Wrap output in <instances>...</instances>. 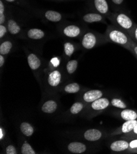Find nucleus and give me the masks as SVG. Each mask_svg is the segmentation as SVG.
<instances>
[{"label":"nucleus","instance_id":"f257e3e1","mask_svg":"<svg viewBox=\"0 0 137 154\" xmlns=\"http://www.w3.org/2000/svg\"><path fill=\"white\" fill-rule=\"evenodd\" d=\"M107 42L119 44L126 49L131 51L133 41L128 33L115 25H110L106 29L104 35Z\"/></svg>","mask_w":137,"mask_h":154},{"label":"nucleus","instance_id":"f03ea898","mask_svg":"<svg viewBox=\"0 0 137 154\" xmlns=\"http://www.w3.org/2000/svg\"><path fill=\"white\" fill-rule=\"evenodd\" d=\"M108 19L113 23L114 25L129 34L136 25L129 15L123 11H117L111 13Z\"/></svg>","mask_w":137,"mask_h":154},{"label":"nucleus","instance_id":"7ed1b4c3","mask_svg":"<svg viewBox=\"0 0 137 154\" xmlns=\"http://www.w3.org/2000/svg\"><path fill=\"white\" fill-rule=\"evenodd\" d=\"M107 41L104 36L95 34L93 32H87L83 37L81 44L83 47L87 50L92 49L100 43L106 42Z\"/></svg>","mask_w":137,"mask_h":154},{"label":"nucleus","instance_id":"20e7f679","mask_svg":"<svg viewBox=\"0 0 137 154\" xmlns=\"http://www.w3.org/2000/svg\"><path fill=\"white\" fill-rule=\"evenodd\" d=\"M91 6L97 13L101 14L106 17H109L111 12L110 9V5L107 0H91Z\"/></svg>","mask_w":137,"mask_h":154},{"label":"nucleus","instance_id":"39448f33","mask_svg":"<svg viewBox=\"0 0 137 154\" xmlns=\"http://www.w3.org/2000/svg\"><path fill=\"white\" fill-rule=\"evenodd\" d=\"M83 20L86 23H94V22H104L105 17L101 14L96 12L87 13L83 15Z\"/></svg>","mask_w":137,"mask_h":154},{"label":"nucleus","instance_id":"423d86ee","mask_svg":"<svg viewBox=\"0 0 137 154\" xmlns=\"http://www.w3.org/2000/svg\"><path fill=\"white\" fill-rule=\"evenodd\" d=\"M110 104L111 103L108 98L101 97L92 102V104H91V107L94 111H100L107 108Z\"/></svg>","mask_w":137,"mask_h":154},{"label":"nucleus","instance_id":"0eeeda50","mask_svg":"<svg viewBox=\"0 0 137 154\" xmlns=\"http://www.w3.org/2000/svg\"><path fill=\"white\" fill-rule=\"evenodd\" d=\"M103 95L102 91L100 90H92L87 91L83 96V99L86 102L92 103L95 100L101 98Z\"/></svg>","mask_w":137,"mask_h":154},{"label":"nucleus","instance_id":"6e6552de","mask_svg":"<svg viewBox=\"0 0 137 154\" xmlns=\"http://www.w3.org/2000/svg\"><path fill=\"white\" fill-rule=\"evenodd\" d=\"M63 33L67 37L76 38L81 33V29L76 25H70L65 27L63 30Z\"/></svg>","mask_w":137,"mask_h":154},{"label":"nucleus","instance_id":"1a4fd4ad","mask_svg":"<svg viewBox=\"0 0 137 154\" xmlns=\"http://www.w3.org/2000/svg\"><path fill=\"white\" fill-rule=\"evenodd\" d=\"M102 137V132L97 129H90L84 133L85 139L89 141H96Z\"/></svg>","mask_w":137,"mask_h":154},{"label":"nucleus","instance_id":"9d476101","mask_svg":"<svg viewBox=\"0 0 137 154\" xmlns=\"http://www.w3.org/2000/svg\"><path fill=\"white\" fill-rule=\"evenodd\" d=\"M129 148V143L125 140H118L112 143L110 149L114 152L124 151Z\"/></svg>","mask_w":137,"mask_h":154},{"label":"nucleus","instance_id":"9b49d317","mask_svg":"<svg viewBox=\"0 0 137 154\" xmlns=\"http://www.w3.org/2000/svg\"><path fill=\"white\" fill-rule=\"evenodd\" d=\"M61 78H62V75H61V74L58 71H53L49 75L48 83L52 87H56L60 84Z\"/></svg>","mask_w":137,"mask_h":154},{"label":"nucleus","instance_id":"f8f14e48","mask_svg":"<svg viewBox=\"0 0 137 154\" xmlns=\"http://www.w3.org/2000/svg\"><path fill=\"white\" fill-rule=\"evenodd\" d=\"M119 115L120 118L125 121L137 119V111L132 109H125L120 112Z\"/></svg>","mask_w":137,"mask_h":154},{"label":"nucleus","instance_id":"ddd939ff","mask_svg":"<svg viewBox=\"0 0 137 154\" xmlns=\"http://www.w3.org/2000/svg\"><path fill=\"white\" fill-rule=\"evenodd\" d=\"M27 60L29 66L33 70L38 69L41 66V61L39 58L34 54H30L28 55Z\"/></svg>","mask_w":137,"mask_h":154},{"label":"nucleus","instance_id":"4468645a","mask_svg":"<svg viewBox=\"0 0 137 154\" xmlns=\"http://www.w3.org/2000/svg\"><path fill=\"white\" fill-rule=\"evenodd\" d=\"M68 149L74 153H81L86 151V146L83 143L74 142L71 143L68 145Z\"/></svg>","mask_w":137,"mask_h":154},{"label":"nucleus","instance_id":"2eb2a0df","mask_svg":"<svg viewBox=\"0 0 137 154\" xmlns=\"http://www.w3.org/2000/svg\"><path fill=\"white\" fill-rule=\"evenodd\" d=\"M45 17L49 21L53 22H58L62 20V16L61 14L54 11H47L44 14Z\"/></svg>","mask_w":137,"mask_h":154},{"label":"nucleus","instance_id":"dca6fc26","mask_svg":"<svg viewBox=\"0 0 137 154\" xmlns=\"http://www.w3.org/2000/svg\"><path fill=\"white\" fill-rule=\"evenodd\" d=\"M137 125V119L126 121L121 127L120 131L123 133H129L131 132Z\"/></svg>","mask_w":137,"mask_h":154},{"label":"nucleus","instance_id":"f3484780","mask_svg":"<svg viewBox=\"0 0 137 154\" xmlns=\"http://www.w3.org/2000/svg\"><path fill=\"white\" fill-rule=\"evenodd\" d=\"M57 108V104L53 100H49L44 103L42 106V111L45 113H53Z\"/></svg>","mask_w":137,"mask_h":154},{"label":"nucleus","instance_id":"a211bd4d","mask_svg":"<svg viewBox=\"0 0 137 154\" xmlns=\"http://www.w3.org/2000/svg\"><path fill=\"white\" fill-rule=\"evenodd\" d=\"M44 32L42 30L38 28H32L28 30L27 36L32 39H40L44 36Z\"/></svg>","mask_w":137,"mask_h":154},{"label":"nucleus","instance_id":"6ab92c4d","mask_svg":"<svg viewBox=\"0 0 137 154\" xmlns=\"http://www.w3.org/2000/svg\"><path fill=\"white\" fill-rule=\"evenodd\" d=\"M8 29L11 34L17 35L20 32V27L16 21L10 19L8 22Z\"/></svg>","mask_w":137,"mask_h":154},{"label":"nucleus","instance_id":"aec40b11","mask_svg":"<svg viewBox=\"0 0 137 154\" xmlns=\"http://www.w3.org/2000/svg\"><path fill=\"white\" fill-rule=\"evenodd\" d=\"M20 130L24 135L28 137L31 136L34 132L33 127L27 122H23L22 124H21Z\"/></svg>","mask_w":137,"mask_h":154},{"label":"nucleus","instance_id":"412c9836","mask_svg":"<svg viewBox=\"0 0 137 154\" xmlns=\"http://www.w3.org/2000/svg\"><path fill=\"white\" fill-rule=\"evenodd\" d=\"M12 48V43L9 41H4L0 45V54L7 55L9 53Z\"/></svg>","mask_w":137,"mask_h":154},{"label":"nucleus","instance_id":"4be33fe9","mask_svg":"<svg viewBox=\"0 0 137 154\" xmlns=\"http://www.w3.org/2000/svg\"><path fill=\"white\" fill-rule=\"evenodd\" d=\"M80 90V87L77 83H72L67 85L65 87V91L69 94L77 93Z\"/></svg>","mask_w":137,"mask_h":154},{"label":"nucleus","instance_id":"5701e85b","mask_svg":"<svg viewBox=\"0 0 137 154\" xmlns=\"http://www.w3.org/2000/svg\"><path fill=\"white\" fill-rule=\"evenodd\" d=\"M78 67V61L76 60H73L69 61L67 64V69L70 74L74 72Z\"/></svg>","mask_w":137,"mask_h":154},{"label":"nucleus","instance_id":"b1692460","mask_svg":"<svg viewBox=\"0 0 137 154\" xmlns=\"http://www.w3.org/2000/svg\"><path fill=\"white\" fill-rule=\"evenodd\" d=\"M111 104L119 109H126L127 104L122 100L119 98H113L111 101Z\"/></svg>","mask_w":137,"mask_h":154},{"label":"nucleus","instance_id":"393cba45","mask_svg":"<svg viewBox=\"0 0 137 154\" xmlns=\"http://www.w3.org/2000/svg\"><path fill=\"white\" fill-rule=\"evenodd\" d=\"M64 51L67 56L70 57L74 52V47L72 43L67 42L64 44Z\"/></svg>","mask_w":137,"mask_h":154},{"label":"nucleus","instance_id":"a878e982","mask_svg":"<svg viewBox=\"0 0 137 154\" xmlns=\"http://www.w3.org/2000/svg\"><path fill=\"white\" fill-rule=\"evenodd\" d=\"M109 2L114 8L117 9L116 11H120L124 6L125 0H109Z\"/></svg>","mask_w":137,"mask_h":154},{"label":"nucleus","instance_id":"bb28decb","mask_svg":"<svg viewBox=\"0 0 137 154\" xmlns=\"http://www.w3.org/2000/svg\"><path fill=\"white\" fill-rule=\"evenodd\" d=\"M83 109V104L81 103L78 102V103H75L74 104H73V106L71 107L70 111H71V113L73 114H77L79 112H81Z\"/></svg>","mask_w":137,"mask_h":154},{"label":"nucleus","instance_id":"cd10ccee","mask_svg":"<svg viewBox=\"0 0 137 154\" xmlns=\"http://www.w3.org/2000/svg\"><path fill=\"white\" fill-rule=\"evenodd\" d=\"M22 153L23 154H35V150L33 149L32 146L28 143H25L22 146L21 150Z\"/></svg>","mask_w":137,"mask_h":154},{"label":"nucleus","instance_id":"c85d7f7f","mask_svg":"<svg viewBox=\"0 0 137 154\" xmlns=\"http://www.w3.org/2000/svg\"><path fill=\"white\" fill-rule=\"evenodd\" d=\"M129 35L130 36L132 41L137 44V25L134 26L132 30L130 32Z\"/></svg>","mask_w":137,"mask_h":154},{"label":"nucleus","instance_id":"c756f323","mask_svg":"<svg viewBox=\"0 0 137 154\" xmlns=\"http://www.w3.org/2000/svg\"><path fill=\"white\" fill-rule=\"evenodd\" d=\"M6 152L7 154H16L17 153V150L16 148H15L14 146H12V145H10L7 147Z\"/></svg>","mask_w":137,"mask_h":154},{"label":"nucleus","instance_id":"7c9ffc66","mask_svg":"<svg viewBox=\"0 0 137 154\" xmlns=\"http://www.w3.org/2000/svg\"><path fill=\"white\" fill-rule=\"evenodd\" d=\"M7 28L3 25H0V38H2L5 36L6 33H7Z\"/></svg>","mask_w":137,"mask_h":154},{"label":"nucleus","instance_id":"2f4dec72","mask_svg":"<svg viewBox=\"0 0 137 154\" xmlns=\"http://www.w3.org/2000/svg\"><path fill=\"white\" fill-rule=\"evenodd\" d=\"M129 148L137 150V139L133 140L129 143Z\"/></svg>","mask_w":137,"mask_h":154},{"label":"nucleus","instance_id":"473e14b6","mask_svg":"<svg viewBox=\"0 0 137 154\" xmlns=\"http://www.w3.org/2000/svg\"><path fill=\"white\" fill-rule=\"evenodd\" d=\"M130 51L134 54L135 57H137V44H135L134 42H133L132 43Z\"/></svg>","mask_w":137,"mask_h":154},{"label":"nucleus","instance_id":"72a5a7b5","mask_svg":"<svg viewBox=\"0 0 137 154\" xmlns=\"http://www.w3.org/2000/svg\"><path fill=\"white\" fill-rule=\"evenodd\" d=\"M5 6L2 0L0 1V14H5Z\"/></svg>","mask_w":137,"mask_h":154},{"label":"nucleus","instance_id":"f704fd0d","mask_svg":"<svg viewBox=\"0 0 137 154\" xmlns=\"http://www.w3.org/2000/svg\"><path fill=\"white\" fill-rule=\"evenodd\" d=\"M51 62L52 63V64L54 65V66H57L59 64V60L57 58H54L52 59Z\"/></svg>","mask_w":137,"mask_h":154},{"label":"nucleus","instance_id":"c9c22d12","mask_svg":"<svg viewBox=\"0 0 137 154\" xmlns=\"http://www.w3.org/2000/svg\"><path fill=\"white\" fill-rule=\"evenodd\" d=\"M5 22V15L0 14V25H3V23Z\"/></svg>","mask_w":137,"mask_h":154},{"label":"nucleus","instance_id":"e433bc0d","mask_svg":"<svg viewBox=\"0 0 137 154\" xmlns=\"http://www.w3.org/2000/svg\"><path fill=\"white\" fill-rule=\"evenodd\" d=\"M5 59L4 58V57L3 56V55H0V66L2 67L5 63Z\"/></svg>","mask_w":137,"mask_h":154},{"label":"nucleus","instance_id":"4c0bfd02","mask_svg":"<svg viewBox=\"0 0 137 154\" xmlns=\"http://www.w3.org/2000/svg\"><path fill=\"white\" fill-rule=\"evenodd\" d=\"M4 137V133L2 128H0V140H2Z\"/></svg>","mask_w":137,"mask_h":154},{"label":"nucleus","instance_id":"58836bf2","mask_svg":"<svg viewBox=\"0 0 137 154\" xmlns=\"http://www.w3.org/2000/svg\"><path fill=\"white\" fill-rule=\"evenodd\" d=\"M133 133V134H135V135H137V125L135 127V128H133V130L131 131Z\"/></svg>","mask_w":137,"mask_h":154},{"label":"nucleus","instance_id":"ea45409f","mask_svg":"<svg viewBox=\"0 0 137 154\" xmlns=\"http://www.w3.org/2000/svg\"><path fill=\"white\" fill-rule=\"evenodd\" d=\"M5 1H6L7 2H9V3H13L16 1V0H5Z\"/></svg>","mask_w":137,"mask_h":154},{"label":"nucleus","instance_id":"a19ab883","mask_svg":"<svg viewBox=\"0 0 137 154\" xmlns=\"http://www.w3.org/2000/svg\"><path fill=\"white\" fill-rule=\"evenodd\" d=\"M57 1H64V0H57Z\"/></svg>","mask_w":137,"mask_h":154},{"label":"nucleus","instance_id":"79ce46f5","mask_svg":"<svg viewBox=\"0 0 137 154\" xmlns=\"http://www.w3.org/2000/svg\"><path fill=\"white\" fill-rule=\"evenodd\" d=\"M136 59H137V57H136Z\"/></svg>","mask_w":137,"mask_h":154}]
</instances>
